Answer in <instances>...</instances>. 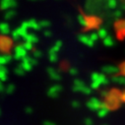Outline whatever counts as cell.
Returning a JSON list of instances; mask_svg holds the SVG:
<instances>
[]
</instances>
